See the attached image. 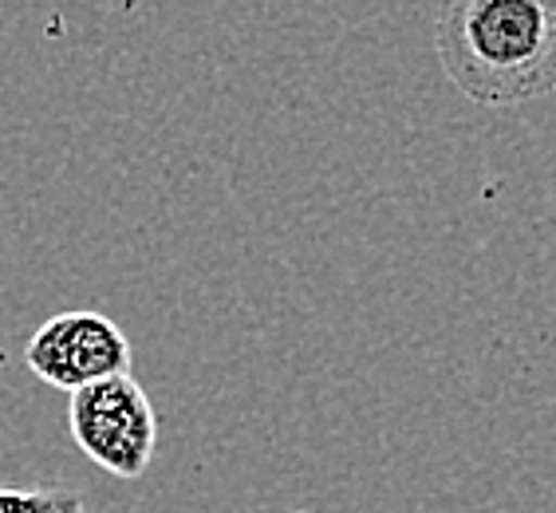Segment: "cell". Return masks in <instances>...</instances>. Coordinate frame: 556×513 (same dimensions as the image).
Listing matches in <instances>:
<instances>
[{
  "label": "cell",
  "mask_w": 556,
  "mask_h": 513,
  "mask_svg": "<svg viewBox=\"0 0 556 513\" xmlns=\"http://www.w3.org/2000/svg\"><path fill=\"white\" fill-rule=\"evenodd\" d=\"M434 52L442 75L482 108L556 96V0H442Z\"/></svg>",
  "instance_id": "obj_1"
},
{
  "label": "cell",
  "mask_w": 556,
  "mask_h": 513,
  "mask_svg": "<svg viewBox=\"0 0 556 513\" xmlns=\"http://www.w3.org/2000/svg\"><path fill=\"white\" fill-rule=\"evenodd\" d=\"M67 427L84 459L127 481L142 478L159 450V411L130 372L72 391Z\"/></svg>",
  "instance_id": "obj_2"
},
{
  "label": "cell",
  "mask_w": 556,
  "mask_h": 513,
  "mask_svg": "<svg viewBox=\"0 0 556 513\" xmlns=\"http://www.w3.org/2000/svg\"><path fill=\"white\" fill-rule=\"evenodd\" d=\"M24 364L40 384L72 396L96 379L130 372V340L103 312H55L33 331Z\"/></svg>",
  "instance_id": "obj_3"
},
{
  "label": "cell",
  "mask_w": 556,
  "mask_h": 513,
  "mask_svg": "<svg viewBox=\"0 0 556 513\" xmlns=\"http://www.w3.org/2000/svg\"><path fill=\"white\" fill-rule=\"evenodd\" d=\"M0 513H87V505L84 493L67 486H33V490L0 486Z\"/></svg>",
  "instance_id": "obj_4"
},
{
  "label": "cell",
  "mask_w": 556,
  "mask_h": 513,
  "mask_svg": "<svg viewBox=\"0 0 556 513\" xmlns=\"http://www.w3.org/2000/svg\"><path fill=\"white\" fill-rule=\"evenodd\" d=\"M289 513H312V510H289Z\"/></svg>",
  "instance_id": "obj_5"
}]
</instances>
